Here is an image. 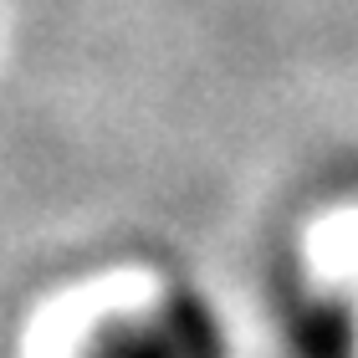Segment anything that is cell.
Here are the masks:
<instances>
[{
  "mask_svg": "<svg viewBox=\"0 0 358 358\" xmlns=\"http://www.w3.org/2000/svg\"><path fill=\"white\" fill-rule=\"evenodd\" d=\"M87 358H231V348H225L215 313L200 297L179 292L149 313L108 328Z\"/></svg>",
  "mask_w": 358,
  "mask_h": 358,
  "instance_id": "cell-1",
  "label": "cell"
}]
</instances>
